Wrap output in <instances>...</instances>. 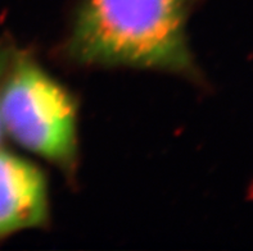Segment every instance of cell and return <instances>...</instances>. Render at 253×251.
<instances>
[{
  "mask_svg": "<svg viewBox=\"0 0 253 251\" xmlns=\"http://www.w3.org/2000/svg\"><path fill=\"white\" fill-rule=\"evenodd\" d=\"M0 121L4 134L22 147L67 173L76 168L79 137L74 96L22 51L12 54L0 85Z\"/></svg>",
  "mask_w": 253,
  "mask_h": 251,
  "instance_id": "obj_2",
  "label": "cell"
},
{
  "mask_svg": "<svg viewBox=\"0 0 253 251\" xmlns=\"http://www.w3.org/2000/svg\"><path fill=\"white\" fill-rule=\"evenodd\" d=\"M48 218L44 173L29 160L0 149V237L44 226Z\"/></svg>",
  "mask_w": 253,
  "mask_h": 251,
  "instance_id": "obj_3",
  "label": "cell"
},
{
  "mask_svg": "<svg viewBox=\"0 0 253 251\" xmlns=\"http://www.w3.org/2000/svg\"><path fill=\"white\" fill-rule=\"evenodd\" d=\"M12 54H13L12 49L3 46V45H0V85H1L3 77L6 72V68H8V66H9ZM3 136H4V130H3V126H1V121H0V143H1V140H3Z\"/></svg>",
  "mask_w": 253,
  "mask_h": 251,
  "instance_id": "obj_4",
  "label": "cell"
},
{
  "mask_svg": "<svg viewBox=\"0 0 253 251\" xmlns=\"http://www.w3.org/2000/svg\"><path fill=\"white\" fill-rule=\"evenodd\" d=\"M198 0H77L63 57L80 67L157 71L198 81L188 21Z\"/></svg>",
  "mask_w": 253,
  "mask_h": 251,
  "instance_id": "obj_1",
  "label": "cell"
}]
</instances>
